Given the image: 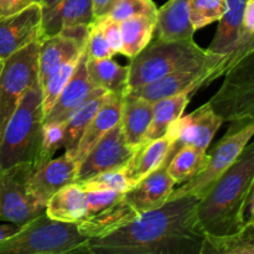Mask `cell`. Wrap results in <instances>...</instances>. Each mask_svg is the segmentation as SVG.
Here are the masks:
<instances>
[{
    "label": "cell",
    "mask_w": 254,
    "mask_h": 254,
    "mask_svg": "<svg viewBox=\"0 0 254 254\" xmlns=\"http://www.w3.org/2000/svg\"><path fill=\"white\" fill-rule=\"evenodd\" d=\"M200 198L169 200L87 245L89 254H201L206 233L197 220Z\"/></svg>",
    "instance_id": "cell-1"
},
{
    "label": "cell",
    "mask_w": 254,
    "mask_h": 254,
    "mask_svg": "<svg viewBox=\"0 0 254 254\" xmlns=\"http://www.w3.org/2000/svg\"><path fill=\"white\" fill-rule=\"evenodd\" d=\"M254 188V139L217 179L197 205V220L206 235L227 236L245 226Z\"/></svg>",
    "instance_id": "cell-2"
},
{
    "label": "cell",
    "mask_w": 254,
    "mask_h": 254,
    "mask_svg": "<svg viewBox=\"0 0 254 254\" xmlns=\"http://www.w3.org/2000/svg\"><path fill=\"white\" fill-rule=\"evenodd\" d=\"M42 123V88L36 81L24 94L0 135V171L24 163L36 168Z\"/></svg>",
    "instance_id": "cell-3"
},
{
    "label": "cell",
    "mask_w": 254,
    "mask_h": 254,
    "mask_svg": "<svg viewBox=\"0 0 254 254\" xmlns=\"http://www.w3.org/2000/svg\"><path fill=\"white\" fill-rule=\"evenodd\" d=\"M218 56L221 55L201 49L193 39L155 40L133 57L128 64V89L151 83L180 69L200 66Z\"/></svg>",
    "instance_id": "cell-4"
},
{
    "label": "cell",
    "mask_w": 254,
    "mask_h": 254,
    "mask_svg": "<svg viewBox=\"0 0 254 254\" xmlns=\"http://www.w3.org/2000/svg\"><path fill=\"white\" fill-rule=\"evenodd\" d=\"M89 238L74 222H61L46 213L21 226L12 237L0 242V254L86 253Z\"/></svg>",
    "instance_id": "cell-5"
},
{
    "label": "cell",
    "mask_w": 254,
    "mask_h": 254,
    "mask_svg": "<svg viewBox=\"0 0 254 254\" xmlns=\"http://www.w3.org/2000/svg\"><path fill=\"white\" fill-rule=\"evenodd\" d=\"M253 138L254 118L231 122L227 133L216 144L212 151L208 153L210 160L206 168L195 178L181 184L180 188L176 190L174 189L169 200L183 196H195L202 198L217 179L237 160L238 156Z\"/></svg>",
    "instance_id": "cell-6"
},
{
    "label": "cell",
    "mask_w": 254,
    "mask_h": 254,
    "mask_svg": "<svg viewBox=\"0 0 254 254\" xmlns=\"http://www.w3.org/2000/svg\"><path fill=\"white\" fill-rule=\"evenodd\" d=\"M220 89L208 101L223 122L254 118V51L223 74Z\"/></svg>",
    "instance_id": "cell-7"
},
{
    "label": "cell",
    "mask_w": 254,
    "mask_h": 254,
    "mask_svg": "<svg viewBox=\"0 0 254 254\" xmlns=\"http://www.w3.org/2000/svg\"><path fill=\"white\" fill-rule=\"evenodd\" d=\"M40 40L4 60L0 72V135L27 89L39 81Z\"/></svg>",
    "instance_id": "cell-8"
},
{
    "label": "cell",
    "mask_w": 254,
    "mask_h": 254,
    "mask_svg": "<svg viewBox=\"0 0 254 254\" xmlns=\"http://www.w3.org/2000/svg\"><path fill=\"white\" fill-rule=\"evenodd\" d=\"M35 169L34 164L24 163L0 171V221L22 226L45 212L29 189Z\"/></svg>",
    "instance_id": "cell-9"
},
{
    "label": "cell",
    "mask_w": 254,
    "mask_h": 254,
    "mask_svg": "<svg viewBox=\"0 0 254 254\" xmlns=\"http://www.w3.org/2000/svg\"><path fill=\"white\" fill-rule=\"evenodd\" d=\"M225 56L226 55H221V56L210 60V61L205 62L200 66L176 71L158 79V81L151 82V83L128 89L127 93L140 97V98L146 99L151 103L159 101V99L185 93V92L195 93L200 88L207 87V82L212 74L213 69L216 68L218 64L223 61Z\"/></svg>",
    "instance_id": "cell-10"
},
{
    "label": "cell",
    "mask_w": 254,
    "mask_h": 254,
    "mask_svg": "<svg viewBox=\"0 0 254 254\" xmlns=\"http://www.w3.org/2000/svg\"><path fill=\"white\" fill-rule=\"evenodd\" d=\"M133 154L134 149L128 145L121 123H118L102 136L101 140L79 163L76 183H82L104 171L123 169Z\"/></svg>",
    "instance_id": "cell-11"
},
{
    "label": "cell",
    "mask_w": 254,
    "mask_h": 254,
    "mask_svg": "<svg viewBox=\"0 0 254 254\" xmlns=\"http://www.w3.org/2000/svg\"><path fill=\"white\" fill-rule=\"evenodd\" d=\"M88 32L89 26H77L40 41L37 64L41 86L61 64L81 56L86 49Z\"/></svg>",
    "instance_id": "cell-12"
},
{
    "label": "cell",
    "mask_w": 254,
    "mask_h": 254,
    "mask_svg": "<svg viewBox=\"0 0 254 254\" xmlns=\"http://www.w3.org/2000/svg\"><path fill=\"white\" fill-rule=\"evenodd\" d=\"M223 123V119L207 102L190 114L180 117L166 134L175 141V150L184 145L207 150L213 136Z\"/></svg>",
    "instance_id": "cell-13"
},
{
    "label": "cell",
    "mask_w": 254,
    "mask_h": 254,
    "mask_svg": "<svg viewBox=\"0 0 254 254\" xmlns=\"http://www.w3.org/2000/svg\"><path fill=\"white\" fill-rule=\"evenodd\" d=\"M78 166L74 156L64 153L60 158H52L35 169L29 180L30 192L35 202L46 208V203L57 191L76 183Z\"/></svg>",
    "instance_id": "cell-14"
},
{
    "label": "cell",
    "mask_w": 254,
    "mask_h": 254,
    "mask_svg": "<svg viewBox=\"0 0 254 254\" xmlns=\"http://www.w3.org/2000/svg\"><path fill=\"white\" fill-rule=\"evenodd\" d=\"M41 17V5L34 2L17 14L0 19V59L2 61L40 40Z\"/></svg>",
    "instance_id": "cell-15"
},
{
    "label": "cell",
    "mask_w": 254,
    "mask_h": 254,
    "mask_svg": "<svg viewBox=\"0 0 254 254\" xmlns=\"http://www.w3.org/2000/svg\"><path fill=\"white\" fill-rule=\"evenodd\" d=\"M168 164L164 163L123 193L124 201L138 215L161 207L169 201L176 184L169 174Z\"/></svg>",
    "instance_id": "cell-16"
},
{
    "label": "cell",
    "mask_w": 254,
    "mask_h": 254,
    "mask_svg": "<svg viewBox=\"0 0 254 254\" xmlns=\"http://www.w3.org/2000/svg\"><path fill=\"white\" fill-rule=\"evenodd\" d=\"M87 52L86 49L77 61L73 74L67 82L57 101L44 117V123H64L68 117L81 107L97 88L91 81L87 72Z\"/></svg>",
    "instance_id": "cell-17"
},
{
    "label": "cell",
    "mask_w": 254,
    "mask_h": 254,
    "mask_svg": "<svg viewBox=\"0 0 254 254\" xmlns=\"http://www.w3.org/2000/svg\"><path fill=\"white\" fill-rule=\"evenodd\" d=\"M94 20L92 0H60L42 9L40 41L72 27L91 26Z\"/></svg>",
    "instance_id": "cell-18"
},
{
    "label": "cell",
    "mask_w": 254,
    "mask_h": 254,
    "mask_svg": "<svg viewBox=\"0 0 254 254\" xmlns=\"http://www.w3.org/2000/svg\"><path fill=\"white\" fill-rule=\"evenodd\" d=\"M175 151V141L169 134L163 138L145 141L139 145L134 150L130 160L123 168V173L129 186L133 188L159 166L166 161H170Z\"/></svg>",
    "instance_id": "cell-19"
},
{
    "label": "cell",
    "mask_w": 254,
    "mask_h": 254,
    "mask_svg": "<svg viewBox=\"0 0 254 254\" xmlns=\"http://www.w3.org/2000/svg\"><path fill=\"white\" fill-rule=\"evenodd\" d=\"M156 40L175 41L193 39L195 29L190 20L189 0H169L156 12Z\"/></svg>",
    "instance_id": "cell-20"
},
{
    "label": "cell",
    "mask_w": 254,
    "mask_h": 254,
    "mask_svg": "<svg viewBox=\"0 0 254 254\" xmlns=\"http://www.w3.org/2000/svg\"><path fill=\"white\" fill-rule=\"evenodd\" d=\"M138 216V213L124 201L123 195H122L118 201L94 215L87 216L83 220L77 222V225H78L79 232L92 240V238L104 237L114 232Z\"/></svg>",
    "instance_id": "cell-21"
},
{
    "label": "cell",
    "mask_w": 254,
    "mask_h": 254,
    "mask_svg": "<svg viewBox=\"0 0 254 254\" xmlns=\"http://www.w3.org/2000/svg\"><path fill=\"white\" fill-rule=\"evenodd\" d=\"M153 104L130 93L124 94L119 123L127 143L134 150L145 140V133L153 117Z\"/></svg>",
    "instance_id": "cell-22"
},
{
    "label": "cell",
    "mask_w": 254,
    "mask_h": 254,
    "mask_svg": "<svg viewBox=\"0 0 254 254\" xmlns=\"http://www.w3.org/2000/svg\"><path fill=\"white\" fill-rule=\"evenodd\" d=\"M123 97L124 94H112L109 101L99 109L91 123L87 126L74 154L77 163H81L92 148L101 140L102 136L121 122Z\"/></svg>",
    "instance_id": "cell-23"
},
{
    "label": "cell",
    "mask_w": 254,
    "mask_h": 254,
    "mask_svg": "<svg viewBox=\"0 0 254 254\" xmlns=\"http://www.w3.org/2000/svg\"><path fill=\"white\" fill-rule=\"evenodd\" d=\"M112 94L113 93L97 87L92 96L68 117V119L64 122V153H68L72 156H74L82 134L86 130L87 126L91 123V121L98 113L99 109L109 101Z\"/></svg>",
    "instance_id": "cell-24"
},
{
    "label": "cell",
    "mask_w": 254,
    "mask_h": 254,
    "mask_svg": "<svg viewBox=\"0 0 254 254\" xmlns=\"http://www.w3.org/2000/svg\"><path fill=\"white\" fill-rule=\"evenodd\" d=\"M246 1L247 0H226V10L218 20L220 24L208 51L227 56L236 49L242 32Z\"/></svg>",
    "instance_id": "cell-25"
},
{
    "label": "cell",
    "mask_w": 254,
    "mask_h": 254,
    "mask_svg": "<svg viewBox=\"0 0 254 254\" xmlns=\"http://www.w3.org/2000/svg\"><path fill=\"white\" fill-rule=\"evenodd\" d=\"M45 213L61 222H79L87 215L86 191L77 183L64 186L50 198Z\"/></svg>",
    "instance_id": "cell-26"
},
{
    "label": "cell",
    "mask_w": 254,
    "mask_h": 254,
    "mask_svg": "<svg viewBox=\"0 0 254 254\" xmlns=\"http://www.w3.org/2000/svg\"><path fill=\"white\" fill-rule=\"evenodd\" d=\"M192 93H181L168 98L159 99L153 104V117L145 133V141L155 140L166 135L169 128L184 116L186 107L190 103Z\"/></svg>",
    "instance_id": "cell-27"
},
{
    "label": "cell",
    "mask_w": 254,
    "mask_h": 254,
    "mask_svg": "<svg viewBox=\"0 0 254 254\" xmlns=\"http://www.w3.org/2000/svg\"><path fill=\"white\" fill-rule=\"evenodd\" d=\"M87 72L98 88L113 94H126L128 89L129 67L121 66L112 59L94 60L87 57Z\"/></svg>",
    "instance_id": "cell-28"
},
{
    "label": "cell",
    "mask_w": 254,
    "mask_h": 254,
    "mask_svg": "<svg viewBox=\"0 0 254 254\" xmlns=\"http://www.w3.org/2000/svg\"><path fill=\"white\" fill-rule=\"evenodd\" d=\"M156 16L151 15H135L121 21L123 47L121 54L133 59L143 51L151 41L155 31Z\"/></svg>",
    "instance_id": "cell-29"
},
{
    "label": "cell",
    "mask_w": 254,
    "mask_h": 254,
    "mask_svg": "<svg viewBox=\"0 0 254 254\" xmlns=\"http://www.w3.org/2000/svg\"><path fill=\"white\" fill-rule=\"evenodd\" d=\"M201 254H254V221L246 220L245 226L232 235H206Z\"/></svg>",
    "instance_id": "cell-30"
},
{
    "label": "cell",
    "mask_w": 254,
    "mask_h": 254,
    "mask_svg": "<svg viewBox=\"0 0 254 254\" xmlns=\"http://www.w3.org/2000/svg\"><path fill=\"white\" fill-rule=\"evenodd\" d=\"M208 160L210 154L207 150L184 145L171 156L168 164V171L176 185H181L198 175L206 168Z\"/></svg>",
    "instance_id": "cell-31"
},
{
    "label": "cell",
    "mask_w": 254,
    "mask_h": 254,
    "mask_svg": "<svg viewBox=\"0 0 254 254\" xmlns=\"http://www.w3.org/2000/svg\"><path fill=\"white\" fill-rule=\"evenodd\" d=\"M78 59L71 60V61H67L66 64H61V66H60L41 86L42 111H44V117L49 113V111L52 108L55 102L57 101L59 96L61 94L62 89L64 88L67 82L69 81V78H71L72 74H73V71L74 68H76Z\"/></svg>",
    "instance_id": "cell-32"
},
{
    "label": "cell",
    "mask_w": 254,
    "mask_h": 254,
    "mask_svg": "<svg viewBox=\"0 0 254 254\" xmlns=\"http://www.w3.org/2000/svg\"><path fill=\"white\" fill-rule=\"evenodd\" d=\"M190 20L195 31L218 21L226 10V0H189Z\"/></svg>",
    "instance_id": "cell-33"
},
{
    "label": "cell",
    "mask_w": 254,
    "mask_h": 254,
    "mask_svg": "<svg viewBox=\"0 0 254 254\" xmlns=\"http://www.w3.org/2000/svg\"><path fill=\"white\" fill-rule=\"evenodd\" d=\"M64 123H46L42 124L41 146H40L39 159L36 168L44 165L51 160L57 150L64 148Z\"/></svg>",
    "instance_id": "cell-34"
},
{
    "label": "cell",
    "mask_w": 254,
    "mask_h": 254,
    "mask_svg": "<svg viewBox=\"0 0 254 254\" xmlns=\"http://www.w3.org/2000/svg\"><path fill=\"white\" fill-rule=\"evenodd\" d=\"M79 185L84 191L113 190L118 191V192H126L130 189L123 173V169L104 171V173L98 174L93 178L82 181V183H79Z\"/></svg>",
    "instance_id": "cell-35"
},
{
    "label": "cell",
    "mask_w": 254,
    "mask_h": 254,
    "mask_svg": "<svg viewBox=\"0 0 254 254\" xmlns=\"http://www.w3.org/2000/svg\"><path fill=\"white\" fill-rule=\"evenodd\" d=\"M156 5L151 0H114L107 15L121 22L135 15H151L156 16Z\"/></svg>",
    "instance_id": "cell-36"
},
{
    "label": "cell",
    "mask_w": 254,
    "mask_h": 254,
    "mask_svg": "<svg viewBox=\"0 0 254 254\" xmlns=\"http://www.w3.org/2000/svg\"><path fill=\"white\" fill-rule=\"evenodd\" d=\"M86 52L89 59L102 60V59H112L116 55L111 45L107 41L103 31L99 27L96 21L89 26L88 37L86 42Z\"/></svg>",
    "instance_id": "cell-37"
},
{
    "label": "cell",
    "mask_w": 254,
    "mask_h": 254,
    "mask_svg": "<svg viewBox=\"0 0 254 254\" xmlns=\"http://www.w3.org/2000/svg\"><path fill=\"white\" fill-rule=\"evenodd\" d=\"M252 51H254V34L251 35L250 37H247L245 41L238 44L237 46H236V49L233 50L231 54H228L227 56H225L223 61L216 66L212 74H211L210 79H208L207 86L212 83V82H215L216 79L223 77V74H225L228 69L232 68L236 64H238L243 57L247 56V55L251 54Z\"/></svg>",
    "instance_id": "cell-38"
},
{
    "label": "cell",
    "mask_w": 254,
    "mask_h": 254,
    "mask_svg": "<svg viewBox=\"0 0 254 254\" xmlns=\"http://www.w3.org/2000/svg\"><path fill=\"white\" fill-rule=\"evenodd\" d=\"M124 192H118L113 190H92L86 191L87 216L94 215L99 211L104 210L109 205L114 203L122 197Z\"/></svg>",
    "instance_id": "cell-39"
},
{
    "label": "cell",
    "mask_w": 254,
    "mask_h": 254,
    "mask_svg": "<svg viewBox=\"0 0 254 254\" xmlns=\"http://www.w3.org/2000/svg\"><path fill=\"white\" fill-rule=\"evenodd\" d=\"M94 21L99 25V27L103 31V35L106 36L107 41L111 45L113 51L116 54H121L122 47H123V39H122V31H121V22L116 21L108 15L103 17L96 19Z\"/></svg>",
    "instance_id": "cell-40"
},
{
    "label": "cell",
    "mask_w": 254,
    "mask_h": 254,
    "mask_svg": "<svg viewBox=\"0 0 254 254\" xmlns=\"http://www.w3.org/2000/svg\"><path fill=\"white\" fill-rule=\"evenodd\" d=\"M31 4L34 0H0V19L17 14Z\"/></svg>",
    "instance_id": "cell-41"
},
{
    "label": "cell",
    "mask_w": 254,
    "mask_h": 254,
    "mask_svg": "<svg viewBox=\"0 0 254 254\" xmlns=\"http://www.w3.org/2000/svg\"><path fill=\"white\" fill-rule=\"evenodd\" d=\"M254 34V0H247L245 6V12H243V21H242V32L238 44L245 41L247 37ZM237 44V45H238Z\"/></svg>",
    "instance_id": "cell-42"
},
{
    "label": "cell",
    "mask_w": 254,
    "mask_h": 254,
    "mask_svg": "<svg viewBox=\"0 0 254 254\" xmlns=\"http://www.w3.org/2000/svg\"><path fill=\"white\" fill-rule=\"evenodd\" d=\"M113 1L114 0H92L94 17L99 19V17L106 16L109 12V10H111Z\"/></svg>",
    "instance_id": "cell-43"
},
{
    "label": "cell",
    "mask_w": 254,
    "mask_h": 254,
    "mask_svg": "<svg viewBox=\"0 0 254 254\" xmlns=\"http://www.w3.org/2000/svg\"><path fill=\"white\" fill-rule=\"evenodd\" d=\"M21 228V226L15 225V223H10L9 225H0V242L6 238L12 237L16 232H19V230Z\"/></svg>",
    "instance_id": "cell-44"
},
{
    "label": "cell",
    "mask_w": 254,
    "mask_h": 254,
    "mask_svg": "<svg viewBox=\"0 0 254 254\" xmlns=\"http://www.w3.org/2000/svg\"><path fill=\"white\" fill-rule=\"evenodd\" d=\"M247 213H248L247 220H253L254 221V188H253L252 192H251L250 200H248Z\"/></svg>",
    "instance_id": "cell-45"
},
{
    "label": "cell",
    "mask_w": 254,
    "mask_h": 254,
    "mask_svg": "<svg viewBox=\"0 0 254 254\" xmlns=\"http://www.w3.org/2000/svg\"><path fill=\"white\" fill-rule=\"evenodd\" d=\"M57 1H60V0H42L41 1V7L42 9H46V7H50V6H52V5L54 4H56Z\"/></svg>",
    "instance_id": "cell-46"
},
{
    "label": "cell",
    "mask_w": 254,
    "mask_h": 254,
    "mask_svg": "<svg viewBox=\"0 0 254 254\" xmlns=\"http://www.w3.org/2000/svg\"><path fill=\"white\" fill-rule=\"evenodd\" d=\"M2 64H4V61L0 59V72H1V69H2Z\"/></svg>",
    "instance_id": "cell-47"
},
{
    "label": "cell",
    "mask_w": 254,
    "mask_h": 254,
    "mask_svg": "<svg viewBox=\"0 0 254 254\" xmlns=\"http://www.w3.org/2000/svg\"><path fill=\"white\" fill-rule=\"evenodd\" d=\"M42 0H34V2H37V4H41Z\"/></svg>",
    "instance_id": "cell-48"
}]
</instances>
